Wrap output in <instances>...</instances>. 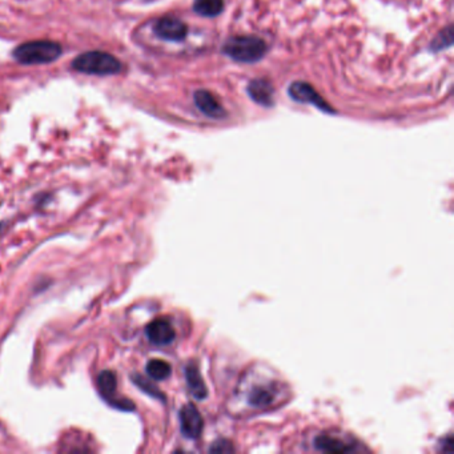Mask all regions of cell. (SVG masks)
Returning <instances> with one entry per match:
<instances>
[{
    "mask_svg": "<svg viewBox=\"0 0 454 454\" xmlns=\"http://www.w3.org/2000/svg\"><path fill=\"white\" fill-rule=\"evenodd\" d=\"M63 52L61 46L51 40H35L24 43L15 48L14 57L26 66L48 64L55 61Z\"/></svg>",
    "mask_w": 454,
    "mask_h": 454,
    "instance_id": "6da1fadb",
    "label": "cell"
},
{
    "mask_svg": "<svg viewBox=\"0 0 454 454\" xmlns=\"http://www.w3.org/2000/svg\"><path fill=\"white\" fill-rule=\"evenodd\" d=\"M72 68L88 75H116L121 71V63L111 54L90 51L74 59Z\"/></svg>",
    "mask_w": 454,
    "mask_h": 454,
    "instance_id": "7a4b0ae2",
    "label": "cell"
},
{
    "mask_svg": "<svg viewBox=\"0 0 454 454\" xmlns=\"http://www.w3.org/2000/svg\"><path fill=\"white\" fill-rule=\"evenodd\" d=\"M227 57L240 63H256L264 57L268 47L263 39L257 37H232L223 47Z\"/></svg>",
    "mask_w": 454,
    "mask_h": 454,
    "instance_id": "3957f363",
    "label": "cell"
},
{
    "mask_svg": "<svg viewBox=\"0 0 454 454\" xmlns=\"http://www.w3.org/2000/svg\"><path fill=\"white\" fill-rule=\"evenodd\" d=\"M289 96L299 101V103H306V104H312L316 108L322 110L324 112L328 114H335V111L332 110V107L322 99V95L308 83L304 81H295L290 84L289 90Z\"/></svg>",
    "mask_w": 454,
    "mask_h": 454,
    "instance_id": "277c9868",
    "label": "cell"
},
{
    "mask_svg": "<svg viewBox=\"0 0 454 454\" xmlns=\"http://www.w3.org/2000/svg\"><path fill=\"white\" fill-rule=\"evenodd\" d=\"M97 386H99V392L101 395V397L107 399V402H110L111 405H114L115 408L123 409V411H132L135 408L131 399L115 397L116 395V389H117V379L116 375L111 371H104L99 375L97 377Z\"/></svg>",
    "mask_w": 454,
    "mask_h": 454,
    "instance_id": "5b68a950",
    "label": "cell"
},
{
    "mask_svg": "<svg viewBox=\"0 0 454 454\" xmlns=\"http://www.w3.org/2000/svg\"><path fill=\"white\" fill-rule=\"evenodd\" d=\"M153 31L157 38L168 40V41H181L188 34L187 26L181 20L177 19L175 17L160 18L155 23Z\"/></svg>",
    "mask_w": 454,
    "mask_h": 454,
    "instance_id": "8992f818",
    "label": "cell"
},
{
    "mask_svg": "<svg viewBox=\"0 0 454 454\" xmlns=\"http://www.w3.org/2000/svg\"><path fill=\"white\" fill-rule=\"evenodd\" d=\"M179 417H180L181 433L184 437L190 440L199 438L204 428V421L197 408L193 404H188L181 408Z\"/></svg>",
    "mask_w": 454,
    "mask_h": 454,
    "instance_id": "52a82bcc",
    "label": "cell"
},
{
    "mask_svg": "<svg viewBox=\"0 0 454 454\" xmlns=\"http://www.w3.org/2000/svg\"><path fill=\"white\" fill-rule=\"evenodd\" d=\"M146 335L153 345L164 346L170 345L176 337V332L167 319H156L146 328Z\"/></svg>",
    "mask_w": 454,
    "mask_h": 454,
    "instance_id": "ba28073f",
    "label": "cell"
},
{
    "mask_svg": "<svg viewBox=\"0 0 454 454\" xmlns=\"http://www.w3.org/2000/svg\"><path fill=\"white\" fill-rule=\"evenodd\" d=\"M193 99H195L196 107L206 116L212 117V119H223L227 116V112L223 108V106L208 91L199 90L195 92Z\"/></svg>",
    "mask_w": 454,
    "mask_h": 454,
    "instance_id": "9c48e42d",
    "label": "cell"
},
{
    "mask_svg": "<svg viewBox=\"0 0 454 454\" xmlns=\"http://www.w3.org/2000/svg\"><path fill=\"white\" fill-rule=\"evenodd\" d=\"M275 399H276V388L273 385L253 386L246 395L248 404L257 409H264L273 405Z\"/></svg>",
    "mask_w": 454,
    "mask_h": 454,
    "instance_id": "30bf717a",
    "label": "cell"
},
{
    "mask_svg": "<svg viewBox=\"0 0 454 454\" xmlns=\"http://www.w3.org/2000/svg\"><path fill=\"white\" fill-rule=\"evenodd\" d=\"M315 446L322 452H330V453H349L356 451L355 444L345 442L344 440L330 435H317L315 438Z\"/></svg>",
    "mask_w": 454,
    "mask_h": 454,
    "instance_id": "8fae6325",
    "label": "cell"
},
{
    "mask_svg": "<svg viewBox=\"0 0 454 454\" xmlns=\"http://www.w3.org/2000/svg\"><path fill=\"white\" fill-rule=\"evenodd\" d=\"M248 94L252 100H255L261 106L265 107L273 106V87L264 79L252 80L248 84Z\"/></svg>",
    "mask_w": 454,
    "mask_h": 454,
    "instance_id": "7c38bea8",
    "label": "cell"
},
{
    "mask_svg": "<svg viewBox=\"0 0 454 454\" xmlns=\"http://www.w3.org/2000/svg\"><path fill=\"white\" fill-rule=\"evenodd\" d=\"M186 379H187V385L190 389V395L196 399H204L208 396V391H207V385L204 382V379L201 377L199 368L195 364H190L186 368Z\"/></svg>",
    "mask_w": 454,
    "mask_h": 454,
    "instance_id": "4fadbf2b",
    "label": "cell"
},
{
    "mask_svg": "<svg viewBox=\"0 0 454 454\" xmlns=\"http://www.w3.org/2000/svg\"><path fill=\"white\" fill-rule=\"evenodd\" d=\"M193 10L204 18H215L224 10V0H195Z\"/></svg>",
    "mask_w": 454,
    "mask_h": 454,
    "instance_id": "5bb4252c",
    "label": "cell"
},
{
    "mask_svg": "<svg viewBox=\"0 0 454 454\" xmlns=\"http://www.w3.org/2000/svg\"><path fill=\"white\" fill-rule=\"evenodd\" d=\"M146 371L152 379L163 381V379L170 377L172 368H170V364L164 359H153L147 362Z\"/></svg>",
    "mask_w": 454,
    "mask_h": 454,
    "instance_id": "9a60e30c",
    "label": "cell"
},
{
    "mask_svg": "<svg viewBox=\"0 0 454 454\" xmlns=\"http://www.w3.org/2000/svg\"><path fill=\"white\" fill-rule=\"evenodd\" d=\"M133 382H135L141 391H144L146 393H148L152 397L164 399V396L160 393V391H159L153 384H151V381L143 379L141 376H133Z\"/></svg>",
    "mask_w": 454,
    "mask_h": 454,
    "instance_id": "2e32d148",
    "label": "cell"
},
{
    "mask_svg": "<svg viewBox=\"0 0 454 454\" xmlns=\"http://www.w3.org/2000/svg\"><path fill=\"white\" fill-rule=\"evenodd\" d=\"M452 44V28L449 27L446 32H441L438 35V38L432 41V50L435 51H440L445 47H449Z\"/></svg>",
    "mask_w": 454,
    "mask_h": 454,
    "instance_id": "e0dca14e",
    "label": "cell"
},
{
    "mask_svg": "<svg viewBox=\"0 0 454 454\" xmlns=\"http://www.w3.org/2000/svg\"><path fill=\"white\" fill-rule=\"evenodd\" d=\"M210 452H220V453L227 452V453H229V452H233V448H232V445L228 441H220V442H216L210 448Z\"/></svg>",
    "mask_w": 454,
    "mask_h": 454,
    "instance_id": "ac0fdd59",
    "label": "cell"
}]
</instances>
